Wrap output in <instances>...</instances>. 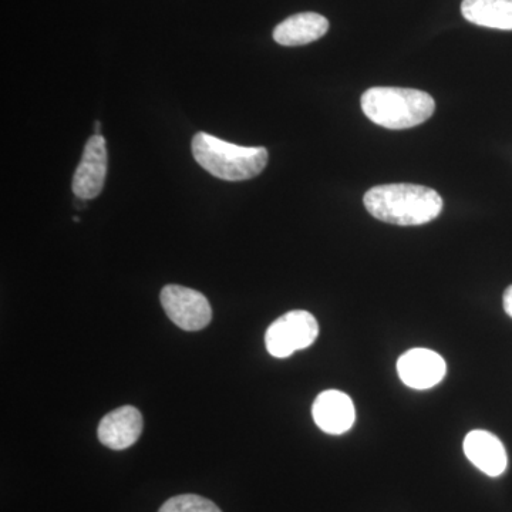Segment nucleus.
<instances>
[{
    "instance_id": "obj_1",
    "label": "nucleus",
    "mask_w": 512,
    "mask_h": 512,
    "mask_svg": "<svg viewBox=\"0 0 512 512\" xmlns=\"http://www.w3.org/2000/svg\"><path fill=\"white\" fill-rule=\"evenodd\" d=\"M363 202L376 220L402 227L427 224L443 211L439 192L416 184L377 185L366 192Z\"/></svg>"
},
{
    "instance_id": "obj_2",
    "label": "nucleus",
    "mask_w": 512,
    "mask_h": 512,
    "mask_svg": "<svg viewBox=\"0 0 512 512\" xmlns=\"http://www.w3.org/2000/svg\"><path fill=\"white\" fill-rule=\"evenodd\" d=\"M367 119L389 130L420 126L433 116L436 103L429 93L402 87H372L362 96Z\"/></svg>"
},
{
    "instance_id": "obj_3",
    "label": "nucleus",
    "mask_w": 512,
    "mask_h": 512,
    "mask_svg": "<svg viewBox=\"0 0 512 512\" xmlns=\"http://www.w3.org/2000/svg\"><path fill=\"white\" fill-rule=\"evenodd\" d=\"M192 156L205 171L224 181L251 180L268 164L266 148L237 146L207 133L192 138Z\"/></svg>"
},
{
    "instance_id": "obj_4",
    "label": "nucleus",
    "mask_w": 512,
    "mask_h": 512,
    "mask_svg": "<svg viewBox=\"0 0 512 512\" xmlns=\"http://www.w3.org/2000/svg\"><path fill=\"white\" fill-rule=\"evenodd\" d=\"M319 335L315 316L306 311H292L275 320L265 335L268 352L278 359L292 356L296 350L309 348Z\"/></svg>"
},
{
    "instance_id": "obj_5",
    "label": "nucleus",
    "mask_w": 512,
    "mask_h": 512,
    "mask_svg": "<svg viewBox=\"0 0 512 512\" xmlns=\"http://www.w3.org/2000/svg\"><path fill=\"white\" fill-rule=\"evenodd\" d=\"M161 305L168 318L178 328L201 330L210 325L212 309L210 302L202 293L180 285H167L161 291Z\"/></svg>"
},
{
    "instance_id": "obj_6",
    "label": "nucleus",
    "mask_w": 512,
    "mask_h": 512,
    "mask_svg": "<svg viewBox=\"0 0 512 512\" xmlns=\"http://www.w3.org/2000/svg\"><path fill=\"white\" fill-rule=\"evenodd\" d=\"M107 175V147L103 136H94L84 147L82 161L73 177V192L82 200L99 197Z\"/></svg>"
},
{
    "instance_id": "obj_7",
    "label": "nucleus",
    "mask_w": 512,
    "mask_h": 512,
    "mask_svg": "<svg viewBox=\"0 0 512 512\" xmlns=\"http://www.w3.org/2000/svg\"><path fill=\"white\" fill-rule=\"evenodd\" d=\"M447 366L439 353L412 349L397 360V373L406 386L416 390L431 389L446 376Z\"/></svg>"
},
{
    "instance_id": "obj_8",
    "label": "nucleus",
    "mask_w": 512,
    "mask_h": 512,
    "mask_svg": "<svg viewBox=\"0 0 512 512\" xmlns=\"http://www.w3.org/2000/svg\"><path fill=\"white\" fill-rule=\"evenodd\" d=\"M316 426L328 434H343L355 423V404L348 394L339 390H326L316 397L312 407Z\"/></svg>"
},
{
    "instance_id": "obj_9",
    "label": "nucleus",
    "mask_w": 512,
    "mask_h": 512,
    "mask_svg": "<svg viewBox=\"0 0 512 512\" xmlns=\"http://www.w3.org/2000/svg\"><path fill=\"white\" fill-rule=\"evenodd\" d=\"M463 447L468 460L487 476L500 477L507 470L508 457L504 444L490 431H470Z\"/></svg>"
},
{
    "instance_id": "obj_10",
    "label": "nucleus",
    "mask_w": 512,
    "mask_h": 512,
    "mask_svg": "<svg viewBox=\"0 0 512 512\" xmlns=\"http://www.w3.org/2000/svg\"><path fill=\"white\" fill-rule=\"evenodd\" d=\"M97 433L104 446L111 450H126L140 439L143 433V416L136 407H120L101 420Z\"/></svg>"
},
{
    "instance_id": "obj_11",
    "label": "nucleus",
    "mask_w": 512,
    "mask_h": 512,
    "mask_svg": "<svg viewBox=\"0 0 512 512\" xmlns=\"http://www.w3.org/2000/svg\"><path fill=\"white\" fill-rule=\"evenodd\" d=\"M328 30L329 22L325 16L303 12L279 23L274 30V40L281 46H305L325 36Z\"/></svg>"
},
{
    "instance_id": "obj_12",
    "label": "nucleus",
    "mask_w": 512,
    "mask_h": 512,
    "mask_svg": "<svg viewBox=\"0 0 512 512\" xmlns=\"http://www.w3.org/2000/svg\"><path fill=\"white\" fill-rule=\"evenodd\" d=\"M461 13L474 25L512 30V0H463Z\"/></svg>"
},
{
    "instance_id": "obj_13",
    "label": "nucleus",
    "mask_w": 512,
    "mask_h": 512,
    "mask_svg": "<svg viewBox=\"0 0 512 512\" xmlns=\"http://www.w3.org/2000/svg\"><path fill=\"white\" fill-rule=\"evenodd\" d=\"M158 512H222L212 501L200 495L184 494L170 498Z\"/></svg>"
},
{
    "instance_id": "obj_14",
    "label": "nucleus",
    "mask_w": 512,
    "mask_h": 512,
    "mask_svg": "<svg viewBox=\"0 0 512 512\" xmlns=\"http://www.w3.org/2000/svg\"><path fill=\"white\" fill-rule=\"evenodd\" d=\"M503 305L505 313L512 318V285L505 289Z\"/></svg>"
},
{
    "instance_id": "obj_15",
    "label": "nucleus",
    "mask_w": 512,
    "mask_h": 512,
    "mask_svg": "<svg viewBox=\"0 0 512 512\" xmlns=\"http://www.w3.org/2000/svg\"><path fill=\"white\" fill-rule=\"evenodd\" d=\"M94 130H96V136H101V133H100V130H101L100 123H96V126H94Z\"/></svg>"
}]
</instances>
